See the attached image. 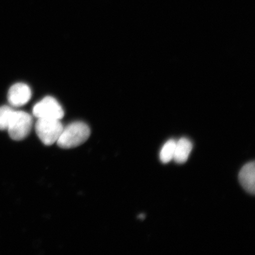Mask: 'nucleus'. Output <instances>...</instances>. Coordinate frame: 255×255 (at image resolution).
I'll return each instance as SVG.
<instances>
[{"instance_id": "obj_8", "label": "nucleus", "mask_w": 255, "mask_h": 255, "mask_svg": "<svg viewBox=\"0 0 255 255\" xmlns=\"http://www.w3.org/2000/svg\"><path fill=\"white\" fill-rule=\"evenodd\" d=\"M175 143L176 141L173 139L169 140L162 146L160 153H159V158L162 163L166 164L173 159Z\"/></svg>"}, {"instance_id": "obj_4", "label": "nucleus", "mask_w": 255, "mask_h": 255, "mask_svg": "<svg viewBox=\"0 0 255 255\" xmlns=\"http://www.w3.org/2000/svg\"><path fill=\"white\" fill-rule=\"evenodd\" d=\"M33 114L37 119H52L61 120L64 111L55 98L47 97L34 105Z\"/></svg>"}, {"instance_id": "obj_6", "label": "nucleus", "mask_w": 255, "mask_h": 255, "mask_svg": "<svg viewBox=\"0 0 255 255\" xmlns=\"http://www.w3.org/2000/svg\"><path fill=\"white\" fill-rule=\"evenodd\" d=\"M239 180L244 189L249 193H255V164L249 162L241 169L239 174Z\"/></svg>"}, {"instance_id": "obj_10", "label": "nucleus", "mask_w": 255, "mask_h": 255, "mask_svg": "<svg viewBox=\"0 0 255 255\" xmlns=\"http://www.w3.org/2000/svg\"><path fill=\"white\" fill-rule=\"evenodd\" d=\"M138 218L140 219H143L145 218V216L143 215V214L142 215H140L139 216H138Z\"/></svg>"}, {"instance_id": "obj_5", "label": "nucleus", "mask_w": 255, "mask_h": 255, "mask_svg": "<svg viewBox=\"0 0 255 255\" xmlns=\"http://www.w3.org/2000/svg\"><path fill=\"white\" fill-rule=\"evenodd\" d=\"M31 97V89L23 83L12 85L8 92V101L12 106H23L30 101Z\"/></svg>"}, {"instance_id": "obj_7", "label": "nucleus", "mask_w": 255, "mask_h": 255, "mask_svg": "<svg viewBox=\"0 0 255 255\" xmlns=\"http://www.w3.org/2000/svg\"><path fill=\"white\" fill-rule=\"evenodd\" d=\"M193 149L192 143L186 138H181L175 143L173 159L178 164L186 162Z\"/></svg>"}, {"instance_id": "obj_9", "label": "nucleus", "mask_w": 255, "mask_h": 255, "mask_svg": "<svg viewBox=\"0 0 255 255\" xmlns=\"http://www.w3.org/2000/svg\"><path fill=\"white\" fill-rule=\"evenodd\" d=\"M14 112L8 106L0 107V130H7Z\"/></svg>"}, {"instance_id": "obj_1", "label": "nucleus", "mask_w": 255, "mask_h": 255, "mask_svg": "<svg viewBox=\"0 0 255 255\" xmlns=\"http://www.w3.org/2000/svg\"><path fill=\"white\" fill-rule=\"evenodd\" d=\"M91 135V130L87 124L82 122H75L65 128L57 143L59 147L71 149L83 144L87 141Z\"/></svg>"}, {"instance_id": "obj_3", "label": "nucleus", "mask_w": 255, "mask_h": 255, "mask_svg": "<svg viewBox=\"0 0 255 255\" xmlns=\"http://www.w3.org/2000/svg\"><path fill=\"white\" fill-rule=\"evenodd\" d=\"M33 124V119L29 114L15 111L7 129L9 136L15 141L24 139L29 135Z\"/></svg>"}, {"instance_id": "obj_2", "label": "nucleus", "mask_w": 255, "mask_h": 255, "mask_svg": "<svg viewBox=\"0 0 255 255\" xmlns=\"http://www.w3.org/2000/svg\"><path fill=\"white\" fill-rule=\"evenodd\" d=\"M63 126L60 120L38 119L35 130L44 145L49 146L57 142L63 131Z\"/></svg>"}]
</instances>
